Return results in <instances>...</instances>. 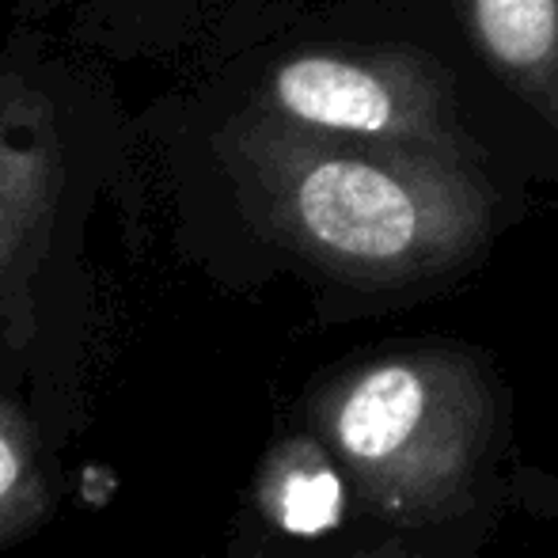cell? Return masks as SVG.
<instances>
[{"mask_svg": "<svg viewBox=\"0 0 558 558\" xmlns=\"http://www.w3.org/2000/svg\"><path fill=\"white\" fill-rule=\"evenodd\" d=\"M289 0H12V20L50 31L96 65L191 69L243 46Z\"/></svg>", "mask_w": 558, "mask_h": 558, "instance_id": "5b68a950", "label": "cell"}, {"mask_svg": "<svg viewBox=\"0 0 558 558\" xmlns=\"http://www.w3.org/2000/svg\"><path fill=\"white\" fill-rule=\"evenodd\" d=\"M475 58L524 107L558 130V0H452Z\"/></svg>", "mask_w": 558, "mask_h": 558, "instance_id": "8992f818", "label": "cell"}, {"mask_svg": "<svg viewBox=\"0 0 558 558\" xmlns=\"http://www.w3.org/2000/svg\"><path fill=\"white\" fill-rule=\"evenodd\" d=\"M171 88L324 137L486 156L463 130L460 92L441 61L414 46L327 31L293 4L243 46L183 69Z\"/></svg>", "mask_w": 558, "mask_h": 558, "instance_id": "277c9868", "label": "cell"}, {"mask_svg": "<svg viewBox=\"0 0 558 558\" xmlns=\"http://www.w3.org/2000/svg\"><path fill=\"white\" fill-rule=\"evenodd\" d=\"M308 445L365 529L475 558L517 506V403L463 338H396L327 368L304 396Z\"/></svg>", "mask_w": 558, "mask_h": 558, "instance_id": "7a4b0ae2", "label": "cell"}, {"mask_svg": "<svg viewBox=\"0 0 558 558\" xmlns=\"http://www.w3.org/2000/svg\"><path fill=\"white\" fill-rule=\"evenodd\" d=\"M104 202L148 206L137 118L104 65L12 20L0 38V327L27 335Z\"/></svg>", "mask_w": 558, "mask_h": 558, "instance_id": "3957f363", "label": "cell"}, {"mask_svg": "<svg viewBox=\"0 0 558 558\" xmlns=\"http://www.w3.org/2000/svg\"><path fill=\"white\" fill-rule=\"evenodd\" d=\"M316 558H456V555L429 551V547L407 544V539L388 536V532L365 529L357 539H338L331 551H324Z\"/></svg>", "mask_w": 558, "mask_h": 558, "instance_id": "ba28073f", "label": "cell"}, {"mask_svg": "<svg viewBox=\"0 0 558 558\" xmlns=\"http://www.w3.org/2000/svg\"><path fill=\"white\" fill-rule=\"evenodd\" d=\"M133 118L148 194L186 235L350 316L452 293L517 221L486 156L324 137L171 84Z\"/></svg>", "mask_w": 558, "mask_h": 558, "instance_id": "6da1fadb", "label": "cell"}, {"mask_svg": "<svg viewBox=\"0 0 558 558\" xmlns=\"http://www.w3.org/2000/svg\"><path fill=\"white\" fill-rule=\"evenodd\" d=\"M46 509H50V483L35 434L23 414L0 403V544L35 532Z\"/></svg>", "mask_w": 558, "mask_h": 558, "instance_id": "52a82bcc", "label": "cell"}]
</instances>
